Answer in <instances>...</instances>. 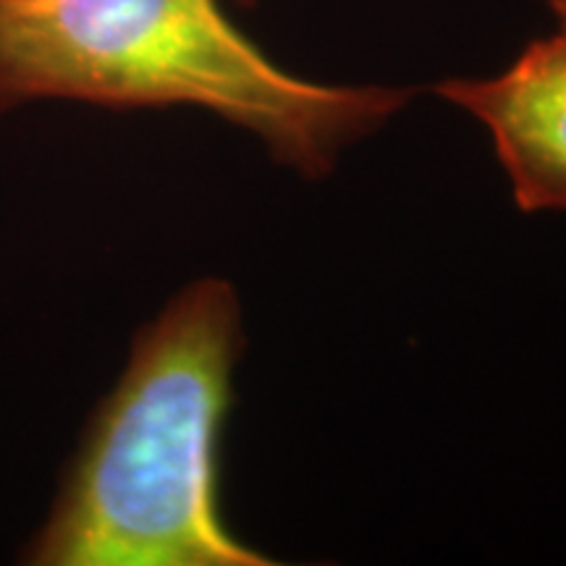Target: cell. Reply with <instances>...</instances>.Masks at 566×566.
<instances>
[{"mask_svg":"<svg viewBox=\"0 0 566 566\" xmlns=\"http://www.w3.org/2000/svg\"><path fill=\"white\" fill-rule=\"evenodd\" d=\"M244 349L231 283L181 289L134 336L129 363L87 424L34 566H268L226 527L218 457Z\"/></svg>","mask_w":566,"mask_h":566,"instance_id":"cell-1","label":"cell"},{"mask_svg":"<svg viewBox=\"0 0 566 566\" xmlns=\"http://www.w3.org/2000/svg\"><path fill=\"white\" fill-rule=\"evenodd\" d=\"M231 0H0V116L34 101L111 111L192 105L321 179L409 90L296 76L247 38Z\"/></svg>","mask_w":566,"mask_h":566,"instance_id":"cell-2","label":"cell"},{"mask_svg":"<svg viewBox=\"0 0 566 566\" xmlns=\"http://www.w3.org/2000/svg\"><path fill=\"white\" fill-rule=\"evenodd\" d=\"M436 92L491 132L520 210H566L564 34L530 42L501 74L449 80Z\"/></svg>","mask_w":566,"mask_h":566,"instance_id":"cell-3","label":"cell"},{"mask_svg":"<svg viewBox=\"0 0 566 566\" xmlns=\"http://www.w3.org/2000/svg\"><path fill=\"white\" fill-rule=\"evenodd\" d=\"M551 11H554L556 17V24H558V34H564L566 38V0H548Z\"/></svg>","mask_w":566,"mask_h":566,"instance_id":"cell-4","label":"cell"}]
</instances>
